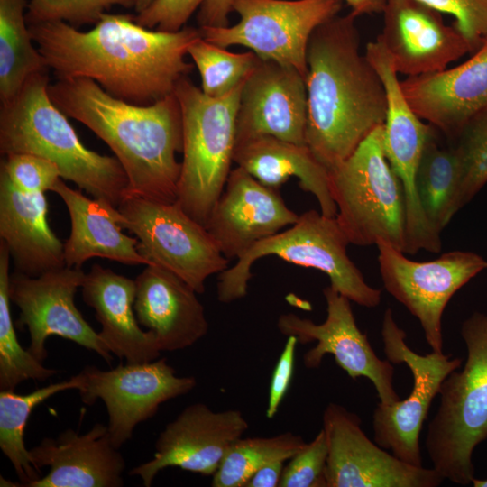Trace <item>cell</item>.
<instances>
[{
  "label": "cell",
  "mask_w": 487,
  "mask_h": 487,
  "mask_svg": "<svg viewBox=\"0 0 487 487\" xmlns=\"http://www.w3.org/2000/svg\"><path fill=\"white\" fill-rule=\"evenodd\" d=\"M32 41L58 79L88 78L111 96L151 105L174 93L193 69L188 46L199 29L152 30L131 14H104L87 32L63 22L28 24Z\"/></svg>",
  "instance_id": "6da1fadb"
},
{
  "label": "cell",
  "mask_w": 487,
  "mask_h": 487,
  "mask_svg": "<svg viewBox=\"0 0 487 487\" xmlns=\"http://www.w3.org/2000/svg\"><path fill=\"white\" fill-rule=\"evenodd\" d=\"M356 18L349 13L323 23L307 48L306 144L328 170L385 122L384 86L360 52Z\"/></svg>",
  "instance_id": "7a4b0ae2"
},
{
  "label": "cell",
  "mask_w": 487,
  "mask_h": 487,
  "mask_svg": "<svg viewBox=\"0 0 487 487\" xmlns=\"http://www.w3.org/2000/svg\"><path fill=\"white\" fill-rule=\"evenodd\" d=\"M53 103L105 142L122 165L127 196L163 203L178 199L182 116L170 94L141 106L116 98L88 78L58 79L48 87Z\"/></svg>",
  "instance_id": "3957f363"
},
{
  "label": "cell",
  "mask_w": 487,
  "mask_h": 487,
  "mask_svg": "<svg viewBox=\"0 0 487 487\" xmlns=\"http://www.w3.org/2000/svg\"><path fill=\"white\" fill-rule=\"evenodd\" d=\"M49 85L47 70L35 73L11 100L1 104V154L44 158L58 167L62 179L117 208L128 188L122 165L115 157L84 146L67 115L50 97Z\"/></svg>",
  "instance_id": "277c9868"
},
{
  "label": "cell",
  "mask_w": 487,
  "mask_h": 487,
  "mask_svg": "<svg viewBox=\"0 0 487 487\" xmlns=\"http://www.w3.org/2000/svg\"><path fill=\"white\" fill-rule=\"evenodd\" d=\"M460 335L466 360L440 386L425 445L432 467L444 479L466 486L475 477L473 451L487 440V315L473 312L462 323Z\"/></svg>",
  "instance_id": "5b68a950"
},
{
  "label": "cell",
  "mask_w": 487,
  "mask_h": 487,
  "mask_svg": "<svg viewBox=\"0 0 487 487\" xmlns=\"http://www.w3.org/2000/svg\"><path fill=\"white\" fill-rule=\"evenodd\" d=\"M245 79L217 98L207 96L186 77L174 90L180 106L183 133L177 201L204 226L234 162L236 115Z\"/></svg>",
  "instance_id": "8992f818"
},
{
  "label": "cell",
  "mask_w": 487,
  "mask_h": 487,
  "mask_svg": "<svg viewBox=\"0 0 487 487\" xmlns=\"http://www.w3.org/2000/svg\"><path fill=\"white\" fill-rule=\"evenodd\" d=\"M348 244L350 242L335 216L314 209L306 211L291 227L256 243L234 266L219 273L217 299L227 304L245 297L254 262L274 255L324 272L330 286L351 302L375 308L381 302V291L365 281L347 254Z\"/></svg>",
  "instance_id": "52a82bcc"
},
{
  "label": "cell",
  "mask_w": 487,
  "mask_h": 487,
  "mask_svg": "<svg viewBox=\"0 0 487 487\" xmlns=\"http://www.w3.org/2000/svg\"><path fill=\"white\" fill-rule=\"evenodd\" d=\"M329 188L337 207L335 217L350 244L369 246L385 242L404 253L405 198L385 154L383 125L329 170Z\"/></svg>",
  "instance_id": "ba28073f"
},
{
  "label": "cell",
  "mask_w": 487,
  "mask_h": 487,
  "mask_svg": "<svg viewBox=\"0 0 487 487\" xmlns=\"http://www.w3.org/2000/svg\"><path fill=\"white\" fill-rule=\"evenodd\" d=\"M117 223L137 238V249L150 265L172 271L198 294L205 291L210 276L229 267V260L207 228L178 201L127 196L117 207Z\"/></svg>",
  "instance_id": "9c48e42d"
},
{
  "label": "cell",
  "mask_w": 487,
  "mask_h": 487,
  "mask_svg": "<svg viewBox=\"0 0 487 487\" xmlns=\"http://www.w3.org/2000/svg\"><path fill=\"white\" fill-rule=\"evenodd\" d=\"M342 0H233L240 20L224 27L200 26L201 37L227 48L241 45L260 59L308 74L307 48L317 27L338 15Z\"/></svg>",
  "instance_id": "30bf717a"
},
{
  "label": "cell",
  "mask_w": 487,
  "mask_h": 487,
  "mask_svg": "<svg viewBox=\"0 0 487 487\" xmlns=\"http://www.w3.org/2000/svg\"><path fill=\"white\" fill-rule=\"evenodd\" d=\"M381 335L387 360L405 363L411 372L413 386L406 399L390 405L377 404L372 414L373 439L402 461L422 466L419 436L423 423L443 381L461 366L462 360L433 351L425 355L414 352L406 344V333L390 308L383 314Z\"/></svg>",
  "instance_id": "8fae6325"
},
{
  "label": "cell",
  "mask_w": 487,
  "mask_h": 487,
  "mask_svg": "<svg viewBox=\"0 0 487 487\" xmlns=\"http://www.w3.org/2000/svg\"><path fill=\"white\" fill-rule=\"evenodd\" d=\"M376 246L384 289L418 320L432 351L443 353L444 310L457 290L487 269V261L473 252L450 251L416 262L385 242Z\"/></svg>",
  "instance_id": "7c38bea8"
},
{
  "label": "cell",
  "mask_w": 487,
  "mask_h": 487,
  "mask_svg": "<svg viewBox=\"0 0 487 487\" xmlns=\"http://www.w3.org/2000/svg\"><path fill=\"white\" fill-rule=\"evenodd\" d=\"M75 376L83 403L93 405L96 400L105 403L110 439L118 449L162 403L188 393L197 384L193 376H178L166 358L120 363L109 370L87 365Z\"/></svg>",
  "instance_id": "4fadbf2b"
},
{
  "label": "cell",
  "mask_w": 487,
  "mask_h": 487,
  "mask_svg": "<svg viewBox=\"0 0 487 487\" xmlns=\"http://www.w3.org/2000/svg\"><path fill=\"white\" fill-rule=\"evenodd\" d=\"M81 268L65 266L32 277L10 272L8 295L20 309L19 324L30 335L28 351L40 362L48 356L45 343L51 335L70 340L93 351L107 363L113 354L75 305V295L85 279Z\"/></svg>",
  "instance_id": "5bb4252c"
},
{
  "label": "cell",
  "mask_w": 487,
  "mask_h": 487,
  "mask_svg": "<svg viewBox=\"0 0 487 487\" xmlns=\"http://www.w3.org/2000/svg\"><path fill=\"white\" fill-rule=\"evenodd\" d=\"M323 295L326 302L324 322L317 324L311 319L287 313L278 318L279 331L285 336H295L302 345L317 343L303 356L306 368H318L323 358L331 354L350 378L369 379L381 404L399 401L400 398L393 386L392 363L380 359L367 335L359 329L351 301L330 285L323 289Z\"/></svg>",
  "instance_id": "9a60e30c"
},
{
  "label": "cell",
  "mask_w": 487,
  "mask_h": 487,
  "mask_svg": "<svg viewBox=\"0 0 487 487\" xmlns=\"http://www.w3.org/2000/svg\"><path fill=\"white\" fill-rule=\"evenodd\" d=\"M322 424L325 487H436L445 480L433 467L408 464L372 442L361 418L338 403L326 405Z\"/></svg>",
  "instance_id": "2e32d148"
},
{
  "label": "cell",
  "mask_w": 487,
  "mask_h": 487,
  "mask_svg": "<svg viewBox=\"0 0 487 487\" xmlns=\"http://www.w3.org/2000/svg\"><path fill=\"white\" fill-rule=\"evenodd\" d=\"M248 427L238 409L216 411L202 402L190 404L160 433L152 458L131 469L129 474L139 477L145 487L168 467L213 476Z\"/></svg>",
  "instance_id": "e0dca14e"
},
{
  "label": "cell",
  "mask_w": 487,
  "mask_h": 487,
  "mask_svg": "<svg viewBox=\"0 0 487 487\" xmlns=\"http://www.w3.org/2000/svg\"><path fill=\"white\" fill-rule=\"evenodd\" d=\"M299 216L285 204L280 189L263 185L237 166L230 171L205 227L230 261L295 224Z\"/></svg>",
  "instance_id": "ac0fdd59"
},
{
  "label": "cell",
  "mask_w": 487,
  "mask_h": 487,
  "mask_svg": "<svg viewBox=\"0 0 487 487\" xmlns=\"http://www.w3.org/2000/svg\"><path fill=\"white\" fill-rule=\"evenodd\" d=\"M379 35L397 73L407 77L440 72L468 52L464 36L442 14L418 0H387Z\"/></svg>",
  "instance_id": "d6986e66"
},
{
  "label": "cell",
  "mask_w": 487,
  "mask_h": 487,
  "mask_svg": "<svg viewBox=\"0 0 487 487\" xmlns=\"http://www.w3.org/2000/svg\"><path fill=\"white\" fill-rule=\"evenodd\" d=\"M306 80L295 69L260 59L246 78L236 115V142L261 135L306 144Z\"/></svg>",
  "instance_id": "ffe728a7"
},
{
  "label": "cell",
  "mask_w": 487,
  "mask_h": 487,
  "mask_svg": "<svg viewBox=\"0 0 487 487\" xmlns=\"http://www.w3.org/2000/svg\"><path fill=\"white\" fill-rule=\"evenodd\" d=\"M400 86L422 120L456 139L473 118L487 111V36L465 62L440 72L407 77Z\"/></svg>",
  "instance_id": "44dd1931"
},
{
  "label": "cell",
  "mask_w": 487,
  "mask_h": 487,
  "mask_svg": "<svg viewBox=\"0 0 487 487\" xmlns=\"http://www.w3.org/2000/svg\"><path fill=\"white\" fill-rule=\"evenodd\" d=\"M34 466L46 475L28 487H121L125 461L111 442L108 427L95 424L79 434L71 428L45 437L29 449Z\"/></svg>",
  "instance_id": "7402d4cb"
},
{
  "label": "cell",
  "mask_w": 487,
  "mask_h": 487,
  "mask_svg": "<svg viewBox=\"0 0 487 487\" xmlns=\"http://www.w3.org/2000/svg\"><path fill=\"white\" fill-rule=\"evenodd\" d=\"M134 280L136 318L154 334L161 352L186 349L207 334L198 293L180 277L163 267L146 265Z\"/></svg>",
  "instance_id": "603a6c76"
},
{
  "label": "cell",
  "mask_w": 487,
  "mask_h": 487,
  "mask_svg": "<svg viewBox=\"0 0 487 487\" xmlns=\"http://www.w3.org/2000/svg\"><path fill=\"white\" fill-rule=\"evenodd\" d=\"M135 292L134 280L97 263L81 285L82 299L101 325L100 338L112 354L128 363L154 361L161 352L154 334L142 330L136 318Z\"/></svg>",
  "instance_id": "cb8c5ba5"
},
{
  "label": "cell",
  "mask_w": 487,
  "mask_h": 487,
  "mask_svg": "<svg viewBox=\"0 0 487 487\" xmlns=\"http://www.w3.org/2000/svg\"><path fill=\"white\" fill-rule=\"evenodd\" d=\"M47 216L45 194L23 193L0 174V238L15 271L36 277L66 266L64 244Z\"/></svg>",
  "instance_id": "d4e9b609"
},
{
  "label": "cell",
  "mask_w": 487,
  "mask_h": 487,
  "mask_svg": "<svg viewBox=\"0 0 487 487\" xmlns=\"http://www.w3.org/2000/svg\"><path fill=\"white\" fill-rule=\"evenodd\" d=\"M51 191L63 200L69 214L71 230L64 244L66 266L81 268L94 257L128 265H150L137 249V238L122 232L116 207L87 197L62 179Z\"/></svg>",
  "instance_id": "484cf974"
},
{
  "label": "cell",
  "mask_w": 487,
  "mask_h": 487,
  "mask_svg": "<svg viewBox=\"0 0 487 487\" xmlns=\"http://www.w3.org/2000/svg\"><path fill=\"white\" fill-rule=\"evenodd\" d=\"M234 162L263 185L277 189L296 177L299 188L316 197L323 215L336 216L337 207L329 188V170L307 144L270 135L255 136L235 143Z\"/></svg>",
  "instance_id": "4316f807"
},
{
  "label": "cell",
  "mask_w": 487,
  "mask_h": 487,
  "mask_svg": "<svg viewBox=\"0 0 487 487\" xmlns=\"http://www.w3.org/2000/svg\"><path fill=\"white\" fill-rule=\"evenodd\" d=\"M365 56L376 69L386 93L383 145L391 163L418 161L434 127L425 124L407 100L391 57L378 36L366 45Z\"/></svg>",
  "instance_id": "83f0119b"
},
{
  "label": "cell",
  "mask_w": 487,
  "mask_h": 487,
  "mask_svg": "<svg viewBox=\"0 0 487 487\" xmlns=\"http://www.w3.org/2000/svg\"><path fill=\"white\" fill-rule=\"evenodd\" d=\"M460 176L455 146L441 145L434 128L419 161L416 186L427 219L440 233L458 211Z\"/></svg>",
  "instance_id": "f1b7e54d"
},
{
  "label": "cell",
  "mask_w": 487,
  "mask_h": 487,
  "mask_svg": "<svg viewBox=\"0 0 487 487\" xmlns=\"http://www.w3.org/2000/svg\"><path fill=\"white\" fill-rule=\"evenodd\" d=\"M26 0H0V99L11 100L33 74L48 69L30 34Z\"/></svg>",
  "instance_id": "f546056e"
},
{
  "label": "cell",
  "mask_w": 487,
  "mask_h": 487,
  "mask_svg": "<svg viewBox=\"0 0 487 487\" xmlns=\"http://www.w3.org/2000/svg\"><path fill=\"white\" fill-rule=\"evenodd\" d=\"M78 387L74 375L69 380L46 385L28 394H19L12 390L0 391V448L14 467L20 480L19 486L28 487L42 476L32 464L24 443L30 415L35 407L51 396L67 390L78 391Z\"/></svg>",
  "instance_id": "4dcf8cb0"
},
{
  "label": "cell",
  "mask_w": 487,
  "mask_h": 487,
  "mask_svg": "<svg viewBox=\"0 0 487 487\" xmlns=\"http://www.w3.org/2000/svg\"><path fill=\"white\" fill-rule=\"evenodd\" d=\"M11 256L6 244H0V390H12L22 382L43 381L58 373L36 359L19 343L10 309L8 281Z\"/></svg>",
  "instance_id": "1f68e13d"
},
{
  "label": "cell",
  "mask_w": 487,
  "mask_h": 487,
  "mask_svg": "<svg viewBox=\"0 0 487 487\" xmlns=\"http://www.w3.org/2000/svg\"><path fill=\"white\" fill-rule=\"evenodd\" d=\"M306 442L292 432L269 437H241L229 449L212 476L213 487H244L249 477L266 464L287 462Z\"/></svg>",
  "instance_id": "d6a6232c"
},
{
  "label": "cell",
  "mask_w": 487,
  "mask_h": 487,
  "mask_svg": "<svg viewBox=\"0 0 487 487\" xmlns=\"http://www.w3.org/2000/svg\"><path fill=\"white\" fill-rule=\"evenodd\" d=\"M201 77V90L217 98L241 84L258 64L260 58L252 51L232 52L201 36L188 48Z\"/></svg>",
  "instance_id": "836d02e7"
},
{
  "label": "cell",
  "mask_w": 487,
  "mask_h": 487,
  "mask_svg": "<svg viewBox=\"0 0 487 487\" xmlns=\"http://www.w3.org/2000/svg\"><path fill=\"white\" fill-rule=\"evenodd\" d=\"M456 140L461 173L457 197L460 210L487 183V111L473 118Z\"/></svg>",
  "instance_id": "e575fe53"
},
{
  "label": "cell",
  "mask_w": 487,
  "mask_h": 487,
  "mask_svg": "<svg viewBox=\"0 0 487 487\" xmlns=\"http://www.w3.org/2000/svg\"><path fill=\"white\" fill-rule=\"evenodd\" d=\"M137 0H29L27 24L63 22L76 28L96 24L111 7H135Z\"/></svg>",
  "instance_id": "d590c367"
},
{
  "label": "cell",
  "mask_w": 487,
  "mask_h": 487,
  "mask_svg": "<svg viewBox=\"0 0 487 487\" xmlns=\"http://www.w3.org/2000/svg\"><path fill=\"white\" fill-rule=\"evenodd\" d=\"M0 174L14 188L27 194H45L61 179L54 163L29 153L5 155L1 162Z\"/></svg>",
  "instance_id": "8d00e7d4"
},
{
  "label": "cell",
  "mask_w": 487,
  "mask_h": 487,
  "mask_svg": "<svg viewBox=\"0 0 487 487\" xmlns=\"http://www.w3.org/2000/svg\"><path fill=\"white\" fill-rule=\"evenodd\" d=\"M326 458V439L321 429L285 463L279 487H325Z\"/></svg>",
  "instance_id": "74e56055"
},
{
  "label": "cell",
  "mask_w": 487,
  "mask_h": 487,
  "mask_svg": "<svg viewBox=\"0 0 487 487\" xmlns=\"http://www.w3.org/2000/svg\"><path fill=\"white\" fill-rule=\"evenodd\" d=\"M424 5L454 16L453 25L467 40L473 52L487 36V0H418Z\"/></svg>",
  "instance_id": "f35d334b"
},
{
  "label": "cell",
  "mask_w": 487,
  "mask_h": 487,
  "mask_svg": "<svg viewBox=\"0 0 487 487\" xmlns=\"http://www.w3.org/2000/svg\"><path fill=\"white\" fill-rule=\"evenodd\" d=\"M204 1L153 0L146 9L134 16V21L148 29L156 27V30L162 32H178Z\"/></svg>",
  "instance_id": "ab89813d"
},
{
  "label": "cell",
  "mask_w": 487,
  "mask_h": 487,
  "mask_svg": "<svg viewBox=\"0 0 487 487\" xmlns=\"http://www.w3.org/2000/svg\"><path fill=\"white\" fill-rule=\"evenodd\" d=\"M297 344L298 340L295 336H287L283 350L274 367L265 412L267 418L271 419L275 417L291 383Z\"/></svg>",
  "instance_id": "60d3db41"
},
{
  "label": "cell",
  "mask_w": 487,
  "mask_h": 487,
  "mask_svg": "<svg viewBox=\"0 0 487 487\" xmlns=\"http://www.w3.org/2000/svg\"><path fill=\"white\" fill-rule=\"evenodd\" d=\"M233 0H205L198 9V27H224L229 25Z\"/></svg>",
  "instance_id": "b9f144b4"
},
{
  "label": "cell",
  "mask_w": 487,
  "mask_h": 487,
  "mask_svg": "<svg viewBox=\"0 0 487 487\" xmlns=\"http://www.w3.org/2000/svg\"><path fill=\"white\" fill-rule=\"evenodd\" d=\"M285 463L276 461L264 464L249 477L244 487H279Z\"/></svg>",
  "instance_id": "7bdbcfd3"
},
{
  "label": "cell",
  "mask_w": 487,
  "mask_h": 487,
  "mask_svg": "<svg viewBox=\"0 0 487 487\" xmlns=\"http://www.w3.org/2000/svg\"><path fill=\"white\" fill-rule=\"evenodd\" d=\"M351 8V14L358 17L363 14L383 12L387 0H342Z\"/></svg>",
  "instance_id": "ee69618b"
},
{
  "label": "cell",
  "mask_w": 487,
  "mask_h": 487,
  "mask_svg": "<svg viewBox=\"0 0 487 487\" xmlns=\"http://www.w3.org/2000/svg\"><path fill=\"white\" fill-rule=\"evenodd\" d=\"M152 1L153 0H137L134 10L137 13L142 12L144 9H146L152 3Z\"/></svg>",
  "instance_id": "f6af8a7d"
},
{
  "label": "cell",
  "mask_w": 487,
  "mask_h": 487,
  "mask_svg": "<svg viewBox=\"0 0 487 487\" xmlns=\"http://www.w3.org/2000/svg\"><path fill=\"white\" fill-rule=\"evenodd\" d=\"M473 487H487V479H474L472 482Z\"/></svg>",
  "instance_id": "bcb514c9"
}]
</instances>
